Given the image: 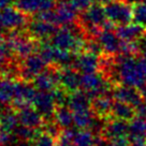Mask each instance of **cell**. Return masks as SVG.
<instances>
[{
  "label": "cell",
  "instance_id": "1",
  "mask_svg": "<svg viewBox=\"0 0 146 146\" xmlns=\"http://www.w3.org/2000/svg\"><path fill=\"white\" fill-rule=\"evenodd\" d=\"M115 64L106 80L113 85H129L142 88L146 85V58L141 56L115 55Z\"/></svg>",
  "mask_w": 146,
  "mask_h": 146
},
{
  "label": "cell",
  "instance_id": "2",
  "mask_svg": "<svg viewBox=\"0 0 146 146\" xmlns=\"http://www.w3.org/2000/svg\"><path fill=\"white\" fill-rule=\"evenodd\" d=\"M5 38L13 56L19 59L26 58L39 48L36 40L29 35H24L22 30H12Z\"/></svg>",
  "mask_w": 146,
  "mask_h": 146
},
{
  "label": "cell",
  "instance_id": "3",
  "mask_svg": "<svg viewBox=\"0 0 146 146\" xmlns=\"http://www.w3.org/2000/svg\"><path fill=\"white\" fill-rule=\"evenodd\" d=\"M104 10L108 19L116 26L129 24L133 21L132 5L128 3L127 0H110L104 5Z\"/></svg>",
  "mask_w": 146,
  "mask_h": 146
},
{
  "label": "cell",
  "instance_id": "4",
  "mask_svg": "<svg viewBox=\"0 0 146 146\" xmlns=\"http://www.w3.org/2000/svg\"><path fill=\"white\" fill-rule=\"evenodd\" d=\"M48 64L40 54H31L19 62V78L25 82H33L38 74L44 71Z\"/></svg>",
  "mask_w": 146,
  "mask_h": 146
},
{
  "label": "cell",
  "instance_id": "5",
  "mask_svg": "<svg viewBox=\"0 0 146 146\" xmlns=\"http://www.w3.org/2000/svg\"><path fill=\"white\" fill-rule=\"evenodd\" d=\"M61 68L56 64H48L44 71L38 74L33 80V85L39 90L52 91L60 86Z\"/></svg>",
  "mask_w": 146,
  "mask_h": 146
},
{
  "label": "cell",
  "instance_id": "6",
  "mask_svg": "<svg viewBox=\"0 0 146 146\" xmlns=\"http://www.w3.org/2000/svg\"><path fill=\"white\" fill-rule=\"evenodd\" d=\"M112 97L115 100H119L126 102L128 104H131L137 109L139 105L143 102V97L140 89L137 87L129 86V85H115L112 89Z\"/></svg>",
  "mask_w": 146,
  "mask_h": 146
},
{
  "label": "cell",
  "instance_id": "7",
  "mask_svg": "<svg viewBox=\"0 0 146 146\" xmlns=\"http://www.w3.org/2000/svg\"><path fill=\"white\" fill-rule=\"evenodd\" d=\"M2 18H3V24L5 28L9 31L12 30H23L28 25V15L24 13L23 11L18 8H12V7H7L5 9L1 10Z\"/></svg>",
  "mask_w": 146,
  "mask_h": 146
},
{
  "label": "cell",
  "instance_id": "8",
  "mask_svg": "<svg viewBox=\"0 0 146 146\" xmlns=\"http://www.w3.org/2000/svg\"><path fill=\"white\" fill-rule=\"evenodd\" d=\"M56 30L57 28L55 24L36 17L27 25V33L36 41L50 40L54 36Z\"/></svg>",
  "mask_w": 146,
  "mask_h": 146
},
{
  "label": "cell",
  "instance_id": "9",
  "mask_svg": "<svg viewBox=\"0 0 146 146\" xmlns=\"http://www.w3.org/2000/svg\"><path fill=\"white\" fill-rule=\"evenodd\" d=\"M54 24L57 26L73 25L78 19V10L72 5L70 1H61L53 9Z\"/></svg>",
  "mask_w": 146,
  "mask_h": 146
},
{
  "label": "cell",
  "instance_id": "10",
  "mask_svg": "<svg viewBox=\"0 0 146 146\" xmlns=\"http://www.w3.org/2000/svg\"><path fill=\"white\" fill-rule=\"evenodd\" d=\"M33 105L39 113L44 117L45 120H50L55 118V110H56V102L52 91L39 90L36 92V99Z\"/></svg>",
  "mask_w": 146,
  "mask_h": 146
},
{
  "label": "cell",
  "instance_id": "11",
  "mask_svg": "<svg viewBox=\"0 0 146 146\" xmlns=\"http://www.w3.org/2000/svg\"><path fill=\"white\" fill-rule=\"evenodd\" d=\"M97 39L100 42L104 54L115 56L121 53L123 40L117 36L116 31L114 32L112 29H102L97 36Z\"/></svg>",
  "mask_w": 146,
  "mask_h": 146
},
{
  "label": "cell",
  "instance_id": "12",
  "mask_svg": "<svg viewBox=\"0 0 146 146\" xmlns=\"http://www.w3.org/2000/svg\"><path fill=\"white\" fill-rule=\"evenodd\" d=\"M16 8L27 15L53 10L57 5L56 0H16Z\"/></svg>",
  "mask_w": 146,
  "mask_h": 146
},
{
  "label": "cell",
  "instance_id": "13",
  "mask_svg": "<svg viewBox=\"0 0 146 146\" xmlns=\"http://www.w3.org/2000/svg\"><path fill=\"white\" fill-rule=\"evenodd\" d=\"M74 69L81 73H92L100 71V56L83 52L76 55Z\"/></svg>",
  "mask_w": 146,
  "mask_h": 146
},
{
  "label": "cell",
  "instance_id": "14",
  "mask_svg": "<svg viewBox=\"0 0 146 146\" xmlns=\"http://www.w3.org/2000/svg\"><path fill=\"white\" fill-rule=\"evenodd\" d=\"M128 133H129L128 121L112 117V118L108 119L104 130L100 137H103L108 140H113L116 137H128Z\"/></svg>",
  "mask_w": 146,
  "mask_h": 146
},
{
  "label": "cell",
  "instance_id": "15",
  "mask_svg": "<svg viewBox=\"0 0 146 146\" xmlns=\"http://www.w3.org/2000/svg\"><path fill=\"white\" fill-rule=\"evenodd\" d=\"M19 123L22 125H25L27 127L35 128V129H42L43 125L45 123V119L42 116L39 111L32 105H28L24 109L17 111Z\"/></svg>",
  "mask_w": 146,
  "mask_h": 146
},
{
  "label": "cell",
  "instance_id": "16",
  "mask_svg": "<svg viewBox=\"0 0 146 146\" xmlns=\"http://www.w3.org/2000/svg\"><path fill=\"white\" fill-rule=\"evenodd\" d=\"M81 72L74 68H61L60 71V86L69 94L74 92L81 88Z\"/></svg>",
  "mask_w": 146,
  "mask_h": 146
},
{
  "label": "cell",
  "instance_id": "17",
  "mask_svg": "<svg viewBox=\"0 0 146 146\" xmlns=\"http://www.w3.org/2000/svg\"><path fill=\"white\" fill-rule=\"evenodd\" d=\"M114 98L111 95H102L91 99V111L92 113L101 118H112V108Z\"/></svg>",
  "mask_w": 146,
  "mask_h": 146
},
{
  "label": "cell",
  "instance_id": "18",
  "mask_svg": "<svg viewBox=\"0 0 146 146\" xmlns=\"http://www.w3.org/2000/svg\"><path fill=\"white\" fill-rule=\"evenodd\" d=\"M115 31L117 33V36L123 40V41L132 42L137 41L141 36L146 32V28L139 24H125L120 25L118 27L115 28Z\"/></svg>",
  "mask_w": 146,
  "mask_h": 146
},
{
  "label": "cell",
  "instance_id": "19",
  "mask_svg": "<svg viewBox=\"0 0 146 146\" xmlns=\"http://www.w3.org/2000/svg\"><path fill=\"white\" fill-rule=\"evenodd\" d=\"M68 106L71 109L72 112H80L85 110L91 109V99L88 97L86 91L76 90L74 92H71L69 95Z\"/></svg>",
  "mask_w": 146,
  "mask_h": 146
},
{
  "label": "cell",
  "instance_id": "20",
  "mask_svg": "<svg viewBox=\"0 0 146 146\" xmlns=\"http://www.w3.org/2000/svg\"><path fill=\"white\" fill-rule=\"evenodd\" d=\"M137 115V110L131 104L119 100H115L112 108V117L118 119H123L126 121H130Z\"/></svg>",
  "mask_w": 146,
  "mask_h": 146
},
{
  "label": "cell",
  "instance_id": "21",
  "mask_svg": "<svg viewBox=\"0 0 146 146\" xmlns=\"http://www.w3.org/2000/svg\"><path fill=\"white\" fill-rule=\"evenodd\" d=\"M19 123V118H18L17 111L10 106V105H5L2 113H1V118H0V127L5 131H9L12 132L15 127Z\"/></svg>",
  "mask_w": 146,
  "mask_h": 146
},
{
  "label": "cell",
  "instance_id": "22",
  "mask_svg": "<svg viewBox=\"0 0 146 146\" xmlns=\"http://www.w3.org/2000/svg\"><path fill=\"white\" fill-rule=\"evenodd\" d=\"M15 81L10 78H0V104L10 105L14 98Z\"/></svg>",
  "mask_w": 146,
  "mask_h": 146
},
{
  "label": "cell",
  "instance_id": "23",
  "mask_svg": "<svg viewBox=\"0 0 146 146\" xmlns=\"http://www.w3.org/2000/svg\"><path fill=\"white\" fill-rule=\"evenodd\" d=\"M55 119L64 129L72 128L74 125L73 112L68 105H57L55 110Z\"/></svg>",
  "mask_w": 146,
  "mask_h": 146
},
{
  "label": "cell",
  "instance_id": "24",
  "mask_svg": "<svg viewBox=\"0 0 146 146\" xmlns=\"http://www.w3.org/2000/svg\"><path fill=\"white\" fill-rule=\"evenodd\" d=\"M129 139H146V119L137 116L129 123Z\"/></svg>",
  "mask_w": 146,
  "mask_h": 146
},
{
  "label": "cell",
  "instance_id": "25",
  "mask_svg": "<svg viewBox=\"0 0 146 146\" xmlns=\"http://www.w3.org/2000/svg\"><path fill=\"white\" fill-rule=\"evenodd\" d=\"M41 129H35V128L27 127L25 125H17L12 132L18 137V140H25V141H35Z\"/></svg>",
  "mask_w": 146,
  "mask_h": 146
},
{
  "label": "cell",
  "instance_id": "26",
  "mask_svg": "<svg viewBox=\"0 0 146 146\" xmlns=\"http://www.w3.org/2000/svg\"><path fill=\"white\" fill-rule=\"evenodd\" d=\"M95 140L96 137L91 131L81 129L80 131H76L72 142L74 146H95Z\"/></svg>",
  "mask_w": 146,
  "mask_h": 146
},
{
  "label": "cell",
  "instance_id": "27",
  "mask_svg": "<svg viewBox=\"0 0 146 146\" xmlns=\"http://www.w3.org/2000/svg\"><path fill=\"white\" fill-rule=\"evenodd\" d=\"M94 116L95 114L92 113L91 109L80 111V112H73L74 125L80 129H88Z\"/></svg>",
  "mask_w": 146,
  "mask_h": 146
},
{
  "label": "cell",
  "instance_id": "28",
  "mask_svg": "<svg viewBox=\"0 0 146 146\" xmlns=\"http://www.w3.org/2000/svg\"><path fill=\"white\" fill-rule=\"evenodd\" d=\"M133 22L146 28V2L137 1L132 3Z\"/></svg>",
  "mask_w": 146,
  "mask_h": 146
},
{
  "label": "cell",
  "instance_id": "29",
  "mask_svg": "<svg viewBox=\"0 0 146 146\" xmlns=\"http://www.w3.org/2000/svg\"><path fill=\"white\" fill-rule=\"evenodd\" d=\"M13 60V54L10 50L7 38L0 33V68L5 67Z\"/></svg>",
  "mask_w": 146,
  "mask_h": 146
},
{
  "label": "cell",
  "instance_id": "30",
  "mask_svg": "<svg viewBox=\"0 0 146 146\" xmlns=\"http://www.w3.org/2000/svg\"><path fill=\"white\" fill-rule=\"evenodd\" d=\"M35 146H56V140L41 130L35 140Z\"/></svg>",
  "mask_w": 146,
  "mask_h": 146
},
{
  "label": "cell",
  "instance_id": "31",
  "mask_svg": "<svg viewBox=\"0 0 146 146\" xmlns=\"http://www.w3.org/2000/svg\"><path fill=\"white\" fill-rule=\"evenodd\" d=\"M72 5L80 12H84L95 3V0H69Z\"/></svg>",
  "mask_w": 146,
  "mask_h": 146
},
{
  "label": "cell",
  "instance_id": "32",
  "mask_svg": "<svg viewBox=\"0 0 146 146\" xmlns=\"http://www.w3.org/2000/svg\"><path fill=\"white\" fill-rule=\"evenodd\" d=\"M129 146H146V139H129Z\"/></svg>",
  "mask_w": 146,
  "mask_h": 146
},
{
  "label": "cell",
  "instance_id": "33",
  "mask_svg": "<svg viewBox=\"0 0 146 146\" xmlns=\"http://www.w3.org/2000/svg\"><path fill=\"white\" fill-rule=\"evenodd\" d=\"M14 1L15 0H0V10L5 9L7 7H10Z\"/></svg>",
  "mask_w": 146,
  "mask_h": 146
},
{
  "label": "cell",
  "instance_id": "34",
  "mask_svg": "<svg viewBox=\"0 0 146 146\" xmlns=\"http://www.w3.org/2000/svg\"><path fill=\"white\" fill-rule=\"evenodd\" d=\"M5 24H3V18H2V13H1V10H0V33L5 30Z\"/></svg>",
  "mask_w": 146,
  "mask_h": 146
},
{
  "label": "cell",
  "instance_id": "35",
  "mask_svg": "<svg viewBox=\"0 0 146 146\" xmlns=\"http://www.w3.org/2000/svg\"><path fill=\"white\" fill-rule=\"evenodd\" d=\"M140 91H141L143 99H144V100H146V85H145V86H143L142 88H140Z\"/></svg>",
  "mask_w": 146,
  "mask_h": 146
},
{
  "label": "cell",
  "instance_id": "36",
  "mask_svg": "<svg viewBox=\"0 0 146 146\" xmlns=\"http://www.w3.org/2000/svg\"><path fill=\"white\" fill-rule=\"evenodd\" d=\"M142 54H143V57H145V58H146V48L142 52Z\"/></svg>",
  "mask_w": 146,
  "mask_h": 146
},
{
  "label": "cell",
  "instance_id": "37",
  "mask_svg": "<svg viewBox=\"0 0 146 146\" xmlns=\"http://www.w3.org/2000/svg\"><path fill=\"white\" fill-rule=\"evenodd\" d=\"M2 110H3V109H2ZM2 110L0 109V118H1V113H2Z\"/></svg>",
  "mask_w": 146,
  "mask_h": 146
},
{
  "label": "cell",
  "instance_id": "38",
  "mask_svg": "<svg viewBox=\"0 0 146 146\" xmlns=\"http://www.w3.org/2000/svg\"><path fill=\"white\" fill-rule=\"evenodd\" d=\"M0 131H1V127H0Z\"/></svg>",
  "mask_w": 146,
  "mask_h": 146
}]
</instances>
